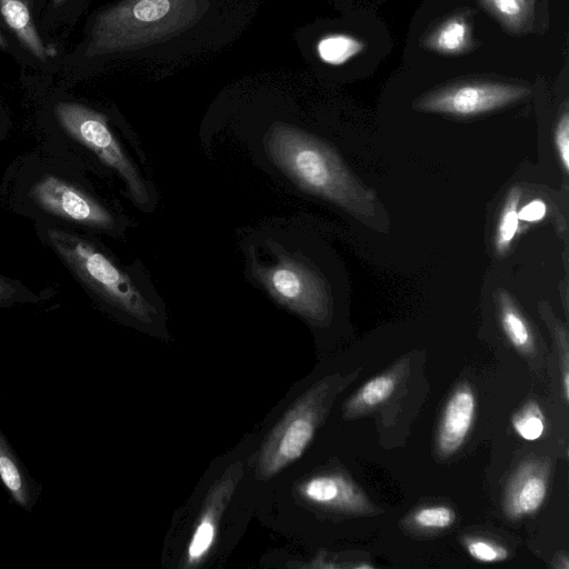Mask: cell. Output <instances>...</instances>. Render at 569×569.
Returning a JSON list of instances; mask_svg holds the SVG:
<instances>
[{"mask_svg":"<svg viewBox=\"0 0 569 569\" xmlns=\"http://www.w3.org/2000/svg\"><path fill=\"white\" fill-rule=\"evenodd\" d=\"M0 47H1V48H4V47H6V41H4V39H3L2 34H1V32H0Z\"/></svg>","mask_w":569,"mask_h":569,"instance_id":"4316f807","label":"cell"},{"mask_svg":"<svg viewBox=\"0 0 569 569\" xmlns=\"http://www.w3.org/2000/svg\"><path fill=\"white\" fill-rule=\"evenodd\" d=\"M357 372L332 375L315 383L286 411L264 439L257 458L256 473L268 480L298 460L312 441L337 395Z\"/></svg>","mask_w":569,"mask_h":569,"instance_id":"3957f363","label":"cell"},{"mask_svg":"<svg viewBox=\"0 0 569 569\" xmlns=\"http://www.w3.org/2000/svg\"><path fill=\"white\" fill-rule=\"evenodd\" d=\"M498 319L509 342L522 355L533 357L537 340L533 329L511 295L506 290L496 292Z\"/></svg>","mask_w":569,"mask_h":569,"instance_id":"7c38bea8","label":"cell"},{"mask_svg":"<svg viewBox=\"0 0 569 569\" xmlns=\"http://www.w3.org/2000/svg\"><path fill=\"white\" fill-rule=\"evenodd\" d=\"M522 197L519 186H513L505 199L495 233V250L499 257L506 256L518 229V210Z\"/></svg>","mask_w":569,"mask_h":569,"instance_id":"e0dca14e","label":"cell"},{"mask_svg":"<svg viewBox=\"0 0 569 569\" xmlns=\"http://www.w3.org/2000/svg\"><path fill=\"white\" fill-rule=\"evenodd\" d=\"M399 378L400 373L395 368L368 380L346 402L345 418H357L386 402L395 392Z\"/></svg>","mask_w":569,"mask_h":569,"instance_id":"5bb4252c","label":"cell"},{"mask_svg":"<svg viewBox=\"0 0 569 569\" xmlns=\"http://www.w3.org/2000/svg\"><path fill=\"white\" fill-rule=\"evenodd\" d=\"M29 203L47 217L72 226L109 231L116 221L110 211L77 182L61 174H39L27 190Z\"/></svg>","mask_w":569,"mask_h":569,"instance_id":"5b68a950","label":"cell"},{"mask_svg":"<svg viewBox=\"0 0 569 569\" xmlns=\"http://www.w3.org/2000/svg\"><path fill=\"white\" fill-rule=\"evenodd\" d=\"M32 0H0V13L22 46L37 59L44 61L52 51L43 44L32 21Z\"/></svg>","mask_w":569,"mask_h":569,"instance_id":"4fadbf2b","label":"cell"},{"mask_svg":"<svg viewBox=\"0 0 569 569\" xmlns=\"http://www.w3.org/2000/svg\"><path fill=\"white\" fill-rule=\"evenodd\" d=\"M515 431L525 440L539 439L546 429L545 416L535 401L527 402L512 418Z\"/></svg>","mask_w":569,"mask_h":569,"instance_id":"ffe728a7","label":"cell"},{"mask_svg":"<svg viewBox=\"0 0 569 569\" xmlns=\"http://www.w3.org/2000/svg\"><path fill=\"white\" fill-rule=\"evenodd\" d=\"M271 159L306 190L378 231L389 220L376 192L363 184L327 143L292 126L276 123L266 137Z\"/></svg>","mask_w":569,"mask_h":569,"instance_id":"6da1fadb","label":"cell"},{"mask_svg":"<svg viewBox=\"0 0 569 569\" xmlns=\"http://www.w3.org/2000/svg\"><path fill=\"white\" fill-rule=\"evenodd\" d=\"M463 545L471 558L483 563H495L506 560L509 551L502 545L480 537H467Z\"/></svg>","mask_w":569,"mask_h":569,"instance_id":"7402d4cb","label":"cell"},{"mask_svg":"<svg viewBox=\"0 0 569 569\" xmlns=\"http://www.w3.org/2000/svg\"><path fill=\"white\" fill-rule=\"evenodd\" d=\"M242 477V465L233 462L209 489L187 546L183 568H196L209 556L218 539L222 515Z\"/></svg>","mask_w":569,"mask_h":569,"instance_id":"ba28073f","label":"cell"},{"mask_svg":"<svg viewBox=\"0 0 569 569\" xmlns=\"http://www.w3.org/2000/svg\"><path fill=\"white\" fill-rule=\"evenodd\" d=\"M306 503L348 515H372L376 506L346 475L337 471L315 473L301 480L295 488Z\"/></svg>","mask_w":569,"mask_h":569,"instance_id":"9c48e42d","label":"cell"},{"mask_svg":"<svg viewBox=\"0 0 569 569\" xmlns=\"http://www.w3.org/2000/svg\"><path fill=\"white\" fill-rule=\"evenodd\" d=\"M529 92L528 88L515 84L467 82L423 96L417 108L426 112L471 117L513 103Z\"/></svg>","mask_w":569,"mask_h":569,"instance_id":"52a82bcc","label":"cell"},{"mask_svg":"<svg viewBox=\"0 0 569 569\" xmlns=\"http://www.w3.org/2000/svg\"><path fill=\"white\" fill-rule=\"evenodd\" d=\"M56 4H60L63 0H53Z\"/></svg>","mask_w":569,"mask_h":569,"instance_id":"83f0119b","label":"cell"},{"mask_svg":"<svg viewBox=\"0 0 569 569\" xmlns=\"http://www.w3.org/2000/svg\"><path fill=\"white\" fill-rule=\"evenodd\" d=\"M365 43L348 33L333 32L319 38L315 44L317 58L328 66H341L359 54Z\"/></svg>","mask_w":569,"mask_h":569,"instance_id":"2e32d148","label":"cell"},{"mask_svg":"<svg viewBox=\"0 0 569 569\" xmlns=\"http://www.w3.org/2000/svg\"><path fill=\"white\" fill-rule=\"evenodd\" d=\"M30 300H37V296L17 281L0 274V306Z\"/></svg>","mask_w":569,"mask_h":569,"instance_id":"d4e9b609","label":"cell"},{"mask_svg":"<svg viewBox=\"0 0 569 569\" xmlns=\"http://www.w3.org/2000/svg\"><path fill=\"white\" fill-rule=\"evenodd\" d=\"M477 401L467 385L458 387L448 399L437 432V450L448 457L457 452L468 437L476 415Z\"/></svg>","mask_w":569,"mask_h":569,"instance_id":"8fae6325","label":"cell"},{"mask_svg":"<svg viewBox=\"0 0 569 569\" xmlns=\"http://www.w3.org/2000/svg\"><path fill=\"white\" fill-rule=\"evenodd\" d=\"M469 41V27L465 19L455 17L443 22L429 37V46L442 53L461 52Z\"/></svg>","mask_w":569,"mask_h":569,"instance_id":"ac0fdd59","label":"cell"},{"mask_svg":"<svg viewBox=\"0 0 569 569\" xmlns=\"http://www.w3.org/2000/svg\"><path fill=\"white\" fill-rule=\"evenodd\" d=\"M490 9L507 24L518 27L527 16L529 0H486Z\"/></svg>","mask_w":569,"mask_h":569,"instance_id":"603a6c76","label":"cell"},{"mask_svg":"<svg viewBox=\"0 0 569 569\" xmlns=\"http://www.w3.org/2000/svg\"><path fill=\"white\" fill-rule=\"evenodd\" d=\"M0 479L11 497L23 508H29L32 488L28 473L10 449L0 431Z\"/></svg>","mask_w":569,"mask_h":569,"instance_id":"9a60e30c","label":"cell"},{"mask_svg":"<svg viewBox=\"0 0 569 569\" xmlns=\"http://www.w3.org/2000/svg\"><path fill=\"white\" fill-rule=\"evenodd\" d=\"M539 313L543 318L550 333L553 337L555 345L557 346L560 367H561V387L563 400L567 403L569 399V342L567 327L555 316L547 302L540 301L538 306Z\"/></svg>","mask_w":569,"mask_h":569,"instance_id":"d6986e66","label":"cell"},{"mask_svg":"<svg viewBox=\"0 0 569 569\" xmlns=\"http://www.w3.org/2000/svg\"><path fill=\"white\" fill-rule=\"evenodd\" d=\"M54 114L61 128L72 139L91 150L101 162L122 177L138 203L148 202L149 197L144 184L122 151L102 113L80 103L58 102Z\"/></svg>","mask_w":569,"mask_h":569,"instance_id":"277c9868","label":"cell"},{"mask_svg":"<svg viewBox=\"0 0 569 569\" xmlns=\"http://www.w3.org/2000/svg\"><path fill=\"white\" fill-rule=\"evenodd\" d=\"M38 227L44 242L86 289L139 321L152 322V306L94 243L66 228L47 222Z\"/></svg>","mask_w":569,"mask_h":569,"instance_id":"7a4b0ae2","label":"cell"},{"mask_svg":"<svg viewBox=\"0 0 569 569\" xmlns=\"http://www.w3.org/2000/svg\"><path fill=\"white\" fill-rule=\"evenodd\" d=\"M546 214V204L540 200H533L518 210L519 220L535 222L541 220Z\"/></svg>","mask_w":569,"mask_h":569,"instance_id":"484cf974","label":"cell"},{"mask_svg":"<svg viewBox=\"0 0 569 569\" xmlns=\"http://www.w3.org/2000/svg\"><path fill=\"white\" fill-rule=\"evenodd\" d=\"M253 262L254 277L281 305L315 322L329 319L327 289L312 270L283 256L272 266Z\"/></svg>","mask_w":569,"mask_h":569,"instance_id":"8992f818","label":"cell"},{"mask_svg":"<svg viewBox=\"0 0 569 569\" xmlns=\"http://www.w3.org/2000/svg\"><path fill=\"white\" fill-rule=\"evenodd\" d=\"M548 491V472L537 461L521 465L510 478L503 498V509L511 519L535 513L542 506Z\"/></svg>","mask_w":569,"mask_h":569,"instance_id":"30bf717a","label":"cell"},{"mask_svg":"<svg viewBox=\"0 0 569 569\" xmlns=\"http://www.w3.org/2000/svg\"><path fill=\"white\" fill-rule=\"evenodd\" d=\"M411 521L423 530H443L453 525L456 512L446 505L425 506L411 515Z\"/></svg>","mask_w":569,"mask_h":569,"instance_id":"44dd1931","label":"cell"},{"mask_svg":"<svg viewBox=\"0 0 569 569\" xmlns=\"http://www.w3.org/2000/svg\"><path fill=\"white\" fill-rule=\"evenodd\" d=\"M555 146L565 174L569 171V113L565 109L555 129Z\"/></svg>","mask_w":569,"mask_h":569,"instance_id":"cb8c5ba5","label":"cell"}]
</instances>
